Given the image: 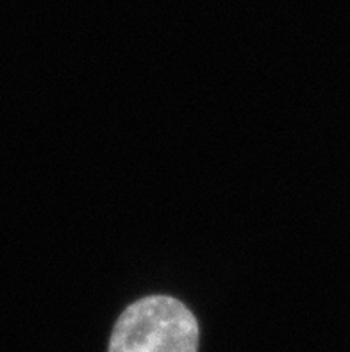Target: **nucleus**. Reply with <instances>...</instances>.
<instances>
[{
    "instance_id": "f257e3e1",
    "label": "nucleus",
    "mask_w": 350,
    "mask_h": 352,
    "mask_svg": "<svg viewBox=\"0 0 350 352\" xmlns=\"http://www.w3.org/2000/svg\"><path fill=\"white\" fill-rule=\"evenodd\" d=\"M199 322L186 304L149 295L129 304L113 327L107 352H197Z\"/></svg>"
}]
</instances>
